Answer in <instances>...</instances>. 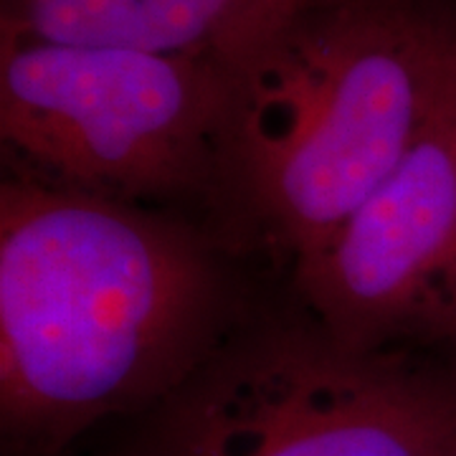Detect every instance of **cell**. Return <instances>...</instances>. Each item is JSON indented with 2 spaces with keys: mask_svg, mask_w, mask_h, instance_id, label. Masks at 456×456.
<instances>
[{
  "mask_svg": "<svg viewBox=\"0 0 456 456\" xmlns=\"http://www.w3.org/2000/svg\"><path fill=\"white\" fill-rule=\"evenodd\" d=\"M213 302L198 248L130 203L13 175L0 188V421L18 456H59L107 416L196 373Z\"/></svg>",
  "mask_w": 456,
  "mask_h": 456,
  "instance_id": "cell-1",
  "label": "cell"
},
{
  "mask_svg": "<svg viewBox=\"0 0 456 456\" xmlns=\"http://www.w3.org/2000/svg\"><path fill=\"white\" fill-rule=\"evenodd\" d=\"M452 320H456V294H454V299H452V305H449V312H446Z\"/></svg>",
  "mask_w": 456,
  "mask_h": 456,
  "instance_id": "cell-7",
  "label": "cell"
},
{
  "mask_svg": "<svg viewBox=\"0 0 456 456\" xmlns=\"http://www.w3.org/2000/svg\"><path fill=\"white\" fill-rule=\"evenodd\" d=\"M132 456H137V454H132Z\"/></svg>",
  "mask_w": 456,
  "mask_h": 456,
  "instance_id": "cell-8",
  "label": "cell"
},
{
  "mask_svg": "<svg viewBox=\"0 0 456 456\" xmlns=\"http://www.w3.org/2000/svg\"><path fill=\"white\" fill-rule=\"evenodd\" d=\"M297 0H3V41L236 64Z\"/></svg>",
  "mask_w": 456,
  "mask_h": 456,
  "instance_id": "cell-6",
  "label": "cell"
},
{
  "mask_svg": "<svg viewBox=\"0 0 456 456\" xmlns=\"http://www.w3.org/2000/svg\"><path fill=\"white\" fill-rule=\"evenodd\" d=\"M233 64L0 38V140L18 175L127 203L228 170Z\"/></svg>",
  "mask_w": 456,
  "mask_h": 456,
  "instance_id": "cell-3",
  "label": "cell"
},
{
  "mask_svg": "<svg viewBox=\"0 0 456 456\" xmlns=\"http://www.w3.org/2000/svg\"><path fill=\"white\" fill-rule=\"evenodd\" d=\"M137 456H456V370L325 338L206 362Z\"/></svg>",
  "mask_w": 456,
  "mask_h": 456,
  "instance_id": "cell-4",
  "label": "cell"
},
{
  "mask_svg": "<svg viewBox=\"0 0 456 456\" xmlns=\"http://www.w3.org/2000/svg\"><path fill=\"white\" fill-rule=\"evenodd\" d=\"M233 77L228 170L302 261L388 178L456 89V5L297 0Z\"/></svg>",
  "mask_w": 456,
  "mask_h": 456,
  "instance_id": "cell-2",
  "label": "cell"
},
{
  "mask_svg": "<svg viewBox=\"0 0 456 456\" xmlns=\"http://www.w3.org/2000/svg\"><path fill=\"white\" fill-rule=\"evenodd\" d=\"M297 287L335 340L378 347L456 294V89L355 213L317 254L294 261Z\"/></svg>",
  "mask_w": 456,
  "mask_h": 456,
  "instance_id": "cell-5",
  "label": "cell"
}]
</instances>
